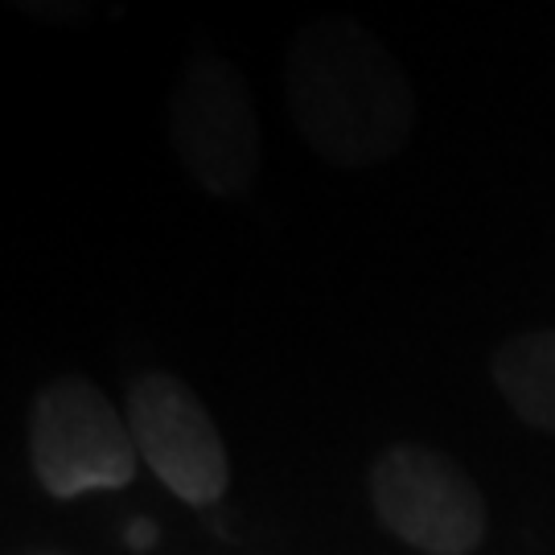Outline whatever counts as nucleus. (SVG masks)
<instances>
[{
  "instance_id": "1",
  "label": "nucleus",
  "mask_w": 555,
  "mask_h": 555,
  "mask_svg": "<svg viewBox=\"0 0 555 555\" xmlns=\"http://www.w3.org/2000/svg\"><path fill=\"white\" fill-rule=\"evenodd\" d=\"M280 82L297 137L341 169L399 157L416 132V87L354 13H318L284 46Z\"/></svg>"
},
{
  "instance_id": "2",
  "label": "nucleus",
  "mask_w": 555,
  "mask_h": 555,
  "mask_svg": "<svg viewBox=\"0 0 555 555\" xmlns=\"http://www.w3.org/2000/svg\"><path fill=\"white\" fill-rule=\"evenodd\" d=\"M169 140L210 198H243L259 178V112L251 82L227 54H194L169 95Z\"/></svg>"
},
{
  "instance_id": "3",
  "label": "nucleus",
  "mask_w": 555,
  "mask_h": 555,
  "mask_svg": "<svg viewBox=\"0 0 555 555\" xmlns=\"http://www.w3.org/2000/svg\"><path fill=\"white\" fill-rule=\"evenodd\" d=\"M29 456L54 498L119 490L140 465L128 416H119L91 378H54L34 396Z\"/></svg>"
},
{
  "instance_id": "4",
  "label": "nucleus",
  "mask_w": 555,
  "mask_h": 555,
  "mask_svg": "<svg viewBox=\"0 0 555 555\" xmlns=\"http://www.w3.org/2000/svg\"><path fill=\"white\" fill-rule=\"evenodd\" d=\"M371 502L387 531L424 555H469L486 539V502L453 456L396 444L371 465Z\"/></svg>"
},
{
  "instance_id": "5",
  "label": "nucleus",
  "mask_w": 555,
  "mask_h": 555,
  "mask_svg": "<svg viewBox=\"0 0 555 555\" xmlns=\"http://www.w3.org/2000/svg\"><path fill=\"white\" fill-rule=\"evenodd\" d=\"M124 416L149 469L190 506H210L227 494L231 461L202 399L173 375H140L128 387Z\"/></svg>"
},
{
  "instance_id": "6",
  "label": "nucleus",
  "mask_w": 555,
  "mask_h": 555,
  "mask_svg": "<svg viewBox=\"0 0 555 555\" xmlns=\"http://www.w3.org/2000/svg\"><path fill=\"white\" fill-rule=\"evenodd\" d=\"M494 383L527 428L555 433V330H527L494 350Z\"/></svg>"
},
{
  "instance_id": "7",
  "label": "nucleus",
  "mask_w": 555,
  "mask_h": 555,
  "mask_svg": "<svg viewBox=\"0 0 555 555\" xmlns=\"http://www.w3.org/2000/svg\"><path fill=\"white\" fill-rule=\"evenodd\" d=\"M13 9H21L25 17H38V21H50V25H87V21L95 17V9H100V0H9Z\"/></svg>"
}]
</instances>
